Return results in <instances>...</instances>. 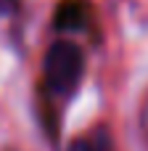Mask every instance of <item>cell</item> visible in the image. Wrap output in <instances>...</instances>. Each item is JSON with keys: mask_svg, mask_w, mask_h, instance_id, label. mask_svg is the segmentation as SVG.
I'll list each match as a JSON object with an SVG mask.
<instances>
[{"mask_svg": "<svg viewBox=\"0 0 148 151\" xmlns=\"http://www.w3.org/2000/svg\"><path fill=\"white\" fill-rule=\"evenodd\" d=\"M66 151H98V149H95L90 141H74V143H71Z\"/></svg>", "mask_w": 148, "mask_h": 151, "instance_id": "3957f363", "label": "cell"}, {"mask_svg": "<svg viewBox=\"0 0 148 151\" xmlns=\"http://www.w3.org/2000/svg\"><path fill=\"white\" fill-rule=\"evenodd\" d=\"M140 133H143V138L148 143V93L143 98V106H140Z\"/></svg>", "mask_w": 148, "mask_h": 151, "instance_id": "7a4b0ae2", "label": "cell"}, {"mask_svg": "<svg viewBox=\"0 0 148 151\" xmlns=\"http://www.w3.org/2000/svg\"><path fill=\"white\" fill-rule=\"evenodd\" d=\"M82 72H85V56H82L77 42L58 40L48 48L45 61H42V74H45L48 93H53L58 98L74 96V90L82 82Z\"/></svg>", "mask_w": 148, "mask_h": 151, "instance_id": "6da1fadb", "label": "cell"}]
</instances>
